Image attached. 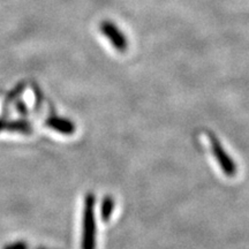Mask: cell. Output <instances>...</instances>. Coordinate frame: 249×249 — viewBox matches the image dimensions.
Returning <instances> with one entry per match:
<instances>
[{
	"mask_svg": "<svg viewBox=\"0 0 249 249\" xmlns=\"http://www.w3.org/2000/svg\"><path fill=\"white\" fill-rule=\"evenodd\" d=\"M2 249H46V248H42V247H37V248H34L31 247V246L24 244V242H14V244H9V245H6L4 248Z\"/></svg>",
	"mask_w": 249,
	"mask_h": 249,
	"instance_id": "obj_7",
	"label": "cell"
},
{
	"mask_svg": "<svg viewBox=\"0 0 249 249\" xmlns=\"http://www.w3.org/2000/svg\"><path fill=\"white\" fill-rule=\"evenodd\" d=\"M4 130L29 135L34 132V128L33 124L28 120H6L4 118H0V132H4Z\"/></svg>",
	"mask_w": 249,
	"mask_h": 249,
	"instance_id": "obj_4",
	"label": "cell"
},
{
	"mask_svg": "<svg viewBox=\"0 0 249 249\" xmlns=\"http://www.w3.org/2000/svg\"><path fill=\"white\" fill-rule=\"evenodd\" d=\"M209 136V141L211 144V150L213 152L214 158H216L217 163L219 164V167L222 169L224 173L227 177H234L236 174V164L235 161L232 160V157L225 151V149L222 145V143L219 142V140L217 139V136L213 133L209 132L208 133Z\"/></svg>",
	"mask_w": 249,
	"mask_h": 249,
	"instance_id": "obj_2",
	"label": "cell"
},
{
	"mask_svg": "<svg viewBox=\"0 0 249 249\" xmlns=\"http://www.w3.org/2000/svg\"><path fill=\"white\" fill-rule=\"evenodd\" d=\"M17 110H18V113H20L22 117L28 116V107L23 102L21 101L17 102Z\"/></svg>",
	"mask_w": 249,
	"mask_h": 249,
	"instance_id": "obj_8",
	"label": "cell"
},
{
	"mask_svg": "<svg viewBox=\"0 0 249 249\" xmlns=\"http://www.w3.org/2000/svg\"><path fill=\"white\" fill-rule=\"evenodd\" d=\"M99 30L107 37L108 42L113 45V48L119 52H124L128 48V40H127L124 34L121 31L116 23L112 21L105 20L99 24Z\"/></svg>",
	"mask_w": 249,
	"mask_h": 249,
	"instance_id": "obj_3",
	"label": "cell"
},
{
	"mask_svg": "<svg viewBox=\"0 0 249 249\" xmlns=\"http://www.w3.org/2000/svg\"><path fill=\"white\" fill-rule=\"evenodd\" d=\"M96 197L92 193H88L85 198L82 225V242L81 249H96V216H95Z\"/></svg>",
	"mask_w": 249,
	"mask_h": 249,
	"instance_id": "obj_1",
	"label": "cell"
},
{
	"mask_svg": "<svg viewBox=\"0 0 249 249\" xmlns=\"http://www.w3.org/2000/svg\"><path fill=\"white\" fill-rule=\"evenodd\" d=\"M45 124L49 128L55 130V132L64 134V135H71L75 133V124L71 123L67 118H61L58 116H50L45 120Z\"/></svg>",
	"mask_w": 249,
	"mask_h": 249,
	"instance_id": "obj_5",
	"label": "cell"
},
{
	"mask_svg": "<svg viewBox=\"0 0 249 249\" xmlns=\"http://www.w3.org/2000/svg\"><path fill=\"white\" fill-rule=\"evenodd\" d=\"M113 210H114L113 197H111V196H107V197H104V200H103L102 207H101V217L103 222L107 223L108 220H110V218L112 217V213H113Z\"/></svg>",
	"mask_w": 249,
	"mask_h": 249,
	"instance_id": "obj_6",
	"label": "cell"
}]
</instances>
